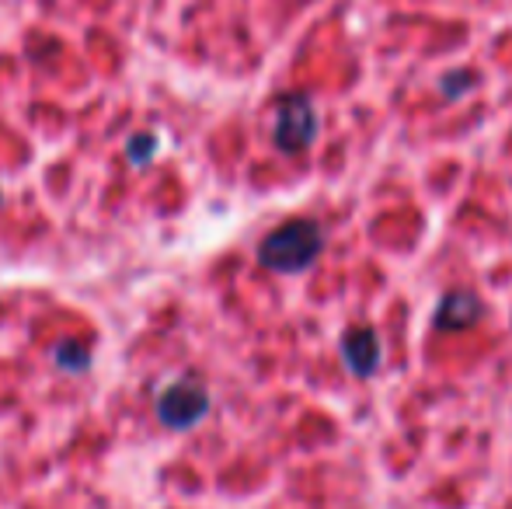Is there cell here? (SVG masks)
Wrapping results in <instances>:
<instances>
[{
    "instance_id": "cell-4",
    "label": "cell",
    "mask_w": 512,
    "mask_h": 509,
    "mask_svg": "<svg viewBox=\"0 0 512 509\" xmlns=\"http://www.w3.org/2000/svg\"><path fill=\"white\" fill-rule=\"evenodd\" d=\"M342 360L356 377H373L380 367V339L370 328H356L342 339Z\"/></svg>"
},
{
    "instance_id": "cell-1",
    "label": "cell",
    "mask_w": 512,
    "mask_h": 509,
    "mask_svg": "<svg viewBox=\"0 0 512 509\" xmlns=\"http://www.w3.org/2000/svg\"><path fill=\"white\" fill-rule=\"evenodd\" d=\"M324 248V231L314 220H290L258 245V262L272 272H304Z\"/></svg>"
},
{
    "instance_id": "cell-7",
    "label": "cell",
    "mask_w": 512,
    "mask_h": 509,
    "mask_svg": "<svg viewBox=\"0 0 512 509\" xmlns=\"http://www.w3.org/2000/svg\"><path fill=\"white\" fill-rule=\"evenodd\" d=\"M154 147H157L154 133H136L133 143H129V157H133V161H140V154L150 157V154H154Z\"/></svg>"
},
{
    "instance_id": "cell-8",
    "label": "cell",
    "mask_w": 512,
    "mask_h": 509,
    "mask_svg": "<svg viewBox=\"0 0 512 509\" xmlns=\"http://www.w3.org/2000/svg\"><path fill=\"white\" fill-rule=\"evenodd\" d=\"M443 91H446V98L464 95V91H471V77H467V74H450V77H446V84H443Z\"/></svg>"
},
{
    "instance_id": "cell-5",
    "label": "cell",
    "mask_w": 512,
    "mask_h": 509,
    "mask_svg": "<svg viewBox=\"0 0 512 509\" xmlns=\"http://www.w3.org/2000/svg\"><path fill=\"white\" fill-rule=\"evenodd\" d=\"M478 318H481V300L474 293H446L436 311V328L460 332V328H471Z\"/></svg>"
},
{
    "instance_id": "cell-2",
    "label": "cell",
    "mask_w": 512,
    "mask_h": 509,
    "mask_svg": "<svg viewBox=\"0 0 512 509\" xmlns=\"http://www.w3.org/2000/svg\"><path fill=\"white\" fill-rule=\"evenodd\" d=\"M317 116L307 95H283L276 102V147L286 154H300L314 143Z\"/></svg>"
},
{
    "instance_id": "cell-6",
    "label": "cell",
    "mask_w": 512,
    "mask_h": 509,
    "mask_svg": "<svg viewBox=\"0 0 512 509\" xmlns=\"http://www.w3.org/2000/svg\"><path fill=\"white\" fill-rule=\"evenodd\" d=\"M56 360L67 370H84L91 363V356H88V346H81V342H63V346L56 349Z\"/></svg>"
},
{
    "instance_id": "cell-3",
    "label": "cell",
    "mask_w": 512,
    "mask_h": 509,
    "mask_svg": "<svg viewBox=\"0 0 512 509\" xmlns=\"http://www.w3.org/2000/svg\"><path fill=\"white\" fill-rule=\"evenodd\" d=\"M209 408V394L203 384L196 381H178L164 387V394L157 398V415H161L164 426L171 429H189L196 426Z\"/></svg>"
}]
</instances>
